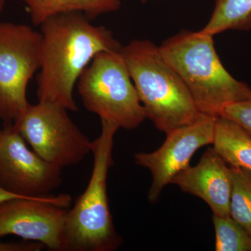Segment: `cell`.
<instances>
[{
	"mask_svg": "<svg viewBox=\"0 0 251 251\" xmlns=\"http://www.w3.org/2000/svg\"><path fill=\"white\" fill-rule=\"evenodd\" d=\"M41 64L36 77L39 101L78 110L74 90L82 72L101 52L121 50L112 31L80 13L54 16L40 25Z\"/></svg>",
	"mask_w": 251,
	"mask_h": 251,
	"instance_id": "6da1fadb",
	"label": "cell"
},
{
	"mask_svg": "<svg viewBox=\"0 0 251 251\" xmlns=\"http://www.w3.org/2000/svg\"><path fill=\"white\" fill-rule=\"evenodd\" d=\"M158 47L184 82L200 113L219 117L227 105L251 97V87L234 78L223 65L214 36L200 30H182Z\"/></svg>",
	"mask_w": 251,
	"mask_h": 251,
	"instance_id": "7a4b0ae2",
	"label": "cell"
},
{
	"mask_svg": "<svg viewBox=\"0 0 251 251\" xmlns=\"http://www.w3.org/2000/svg\"><path fill=\"white\" fill-rule=\"evenodd\" d=\"M101 131L92 141L93 168L84 192L67 209L63 231V251H113L122 238L117 234L109 206L108 175L114 165V137L119 126L100 120Z\"/></svg>",
	"mask_w": 251,
	"mask_h": 251,
	"instance_id": "3957f363",
	"label": "cell"
},
{
	"mask_svg": "<svg viewBox=\"0 0 251 251\" xmlns=\"http://www.w3.org/2000/svg\"><path fill=\"white\" fill-rule=\"evenodd\" d=\"M121 52L147 119L157 129L168 133L201 115L184 82L152 41H131Z\"/></svg>",
	"mask_w": 251,
	"mask_h": 251,
	"instance_id": "277c9868",
	"label": "cell"
},
{
	"mask_svg": "<svg viewBox=\"0 0 251 251\" xmlns=\"http://www.w3.org/2000/svg\"><path fill=\"white\" fill-rule=\"evenodd\" d=\"M77 85L84 106L100 120L133 130L147 119L121 50L97 54Z\"/></svg>",
	"mask_w": 251,
	"mask_h": 251,
	"instance_id": "5b68a950",
	"label": "cell"
},
{
	"mask_svg": "<svg viewBox=\"0 0 251 251\" xmlns=\"http://www.w3.org/2000/svg\"><path fill=\"white\" fill-rule=\"evenodd\" d=\"M67 109L50 103L29 104L14 122L31 150L51 164L64 169L76 166L91 153L92 141L68 115Z\"/></svg>",
	"mask_w": 251,
	"mask_h": 251,
	"instance_id": "8992f818",
	"label": "cell"
},
{
	"mask_svg": "<svg viewBox=\"0 0 251 251\" xmlns=\"http://www.w3.org/2000/svg\"><path fill=\"white\" fill-rule=\"evenodd\" d=\"M41 32L26 24L0 23V119L14 122L29 103V80L40 69Z\"/></svg>",
	"mask_w": 251,
	"mask_h": 251,
	"instance_id": "52a82bcc",
	"label": "cell"
},
{
	"mask_svg": "<svg viewBox=\"0 0 251 251\" xmlns=\"http://www.w3.org/2000/svg\"><path fill=\"white\" fill-rule=\"evenodd\" d=\"M62 170L29 150L14 123H4L0 133L1 187L23 197H46L62 185Z\"/></svg>",
	"mask_w": 251,
	"mask_h": 251,
	"instance_id": "ba28073f",
	"label": "cell"
},
{
	"mask_svg": "<svg viewBox=\"0 0 251 251\" xmlns=\"http://www.w3.org/2000/svg\"><path fill=\"white\" fill-rule=\"evenodd\" d=\"M69 195L41 198H18L0 202V237L15 235L40 243L49 250L63 251Z\"/></svg>",
	"mask_w": 251,
	"mask_h": 251,
	"instance_id": "9c48e42d",
	"label": "cell"
},
{
	"mask_svg": "<svg viewBox=\"0 0 251 251\" xmlns=\"http://www.w3.org/2000/svg\"><path fill=\"white\" fill-rule=\"evenodd\" d=\"M217 117L201 113L194 121L166 133L164 143L156 151L135 153V163L152 175L148 192L150 202H156L173 178L190 166L199 149L212 145Z\"/></svg>",
	"mask_w": 251,
	"mask_h": 251,
	"instance_id": "30bf717a",
	"label": "cell"
},
{
	"mask_svg": "<svg viewBox=\"0 0 251 251\" xmlns=\"http://www.w3.org/2000/svg\"><path fill=\"white\" fill-rule=\"evenodd\" d=\"M171 184L204 201L213 215L230 216V168L214 149H208L196 166H188L178 173Z\"/></svg>",
	"mask_w": 251,
	"mask_h": 251,
	"instance_id": "8fae6325",
	"label": "cell"
},
{
	"mask_svg": "<svg viewBox=\"0 0 251 251\" xmlns=\"http://www.w3.org/2000/svg\"><path fill=\"white\" fill-rule=\"evenodd\" d=\"M27 6L34 26L49 18L69 13H80L91 21L121 8L120 0H22Z\"/></svg>",
	"mask_w": 251,
	"mask_h": 251,
	"instance_id": "7c38bea8",
	"label": "cell"
},
{
	"mask_svg": "<svg viewBox=\"0 0 251 251\" xmlns=\"http://www.w3.org/2000/svg\"><path fill=\"white\" fill-rule=\"evenodd\" d=\"M213 149L229 166L251 171V138L234 122L218 117Z\"/></svg>",
	"mask_w": 251,
	"mask_h": 251,
	"instance_id": "4fadbf2b",
	"label": "cell"
},
{
	"mask_svg": "<svg viewBox=\"0 0 251 251\" xmlns=\"http://www.w3.org/2000/svg\"><path fill=\"white\" fill-rule=\"evenodd\" d=\"M251 29V0H216L214 11L201 29L212 36L227 30Z\"/></svg>",
	"mask_w": 251,
	"mask_h": 251,
	"instance_id": "5bb4252c",
	"label": "cell"
},
{
	"mask_svg": "<svg viewBox=\"0 0 251 251\" xmlns=\"http://www.w3.org/2000/svg\"><path fill=\"white\" fill-rule=\"evenodd\" d=\"M229 168L232 179L230 216L251 235V171Z\"/></svg>",
	"mask_w": 251,
	"mask_h": 251,
	"instance_id": "9a60e30c",
	"label": "cell"
},
{
	"mask_svg": "<svg viewBox=\"0 0 251 251\" xmlns=\"http://www.w3.org/2000/svg\"><path fill=\"white\" fill-rule=\"evenodd\" d=\"M216 251H251V235L231 216L213 215Z\"/></svg>",
	"mask_w": 251,
	"mask_h": 251,
	"instance_id": "2e32d148",
	"label": "cell"
},
{
	"mask_svg": "<svg viewBox=\"0 0 251 251\" xmlns=\"http://www.w3.org/2000/svg\"><path fill=\"white\" fill-rule=\"evenodd\" d=\"M219 117H224L237 124L251 138V97L246 100L227 105Z\"/></svg>",
	"mask_w": 251,
	"mask_h": 251,
	"instance_id": "e0dca14e",
	"label": "cell"
},
{
	"mask_svg": "<svg viewBox=\"0 0 251 251\" xmlns=\"http://www.w3.org/2000/svg\"><path fill=\"white\" fill-rule=\"evenodd\" d=\"M45 248L40 243L24 240L22 242H0V251H40Z\"/></svg>",
	"mask_w": 251,
	"mask_h": 251,
	"instance_id": "ac0fdd59",
	"label": "cell"
},
{
	"mask_svg": "<svg viewBox=\"0 0 251 251\" xmlns=\"http://www.w3.org/2000/svg\"><path fill=\"white\" fill-rule=\"evenodd\" d=\"M18 198L26 197H23V196H18V195L10 193L9 191H6L4 188H3L1 186H0V202L8 201V200L14 199V198Z\"/></svg>",
	"mask_w": 251,
	"mask_h": 251,
	"instance_id": "d6986e66",
	"label": "cell"
},
{
	"mask_svg": "<svg viewBox=\"0 0 251 251\" xmlns=\"http://www.w3.org/2000/svg\"><path fill=\"white\" fill-rule=\"evenodd\" d=\"M5 3H6V0H0V16H1L3 10H4Z\"/></svg>",
	"mask_w": 251,
	"mask_h": 251,
	"instance_id": "ffe728a7",
	"label": "cell"
},
{
	"mask_svg": "<svg viewBox=\"0 0 251 251\" xmlns=\"http://www.w3.org/2000/svg\"><path fill=\"white\" fill-rule=\"evenodd\" d=\"M142 2L143 3H146L147 1H149V0H141Z\"/></svg>",
	"mask_w": 251,
	"mask_h": 251,
	"instance_id": "44dd1931",
	"label": "cell"
},
{
	"mask_svg": "<svg viewBox=\"0 0 251 251\" xmlns=\"http://www.w3.org/2000/svg\"><path fill=\"white\" fill-rule=\"evenodd\" d=\"M0 133H1V129H0Z\"/></svg>",
	"mask_w": 251,
	"mask_h": 251,
	"instance_id": "7402d4cb",
	"label": "cell"
}]
</instances>
